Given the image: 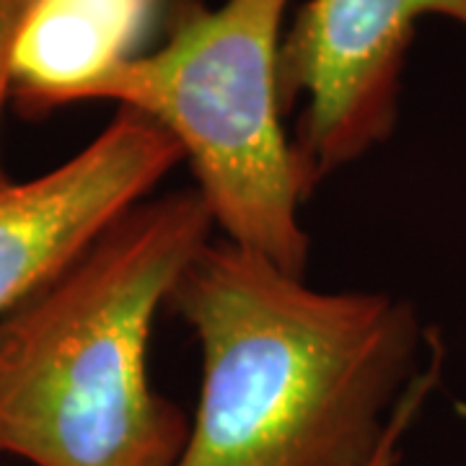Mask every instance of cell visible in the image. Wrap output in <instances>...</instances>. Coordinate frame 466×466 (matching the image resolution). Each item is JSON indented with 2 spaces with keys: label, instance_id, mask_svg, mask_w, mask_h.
Segmentation results:
<instances>
[{
  "label": "cell",
  "instance_id": "obj_5",
  "mask_svg": "<svg viewBox=\"0 0 466 466\" xmlns=\"http://www.w3.org/2000/svg\"><path fill=\"white\" fill-rule=\"evenodd\" d=\"M184 161L177 140L119 106L66 164L0 187V319L67 267Z\"/></svg>",
  "mask_w": 466,
  "mask_h": 466
},
{
  "label": "cell",
  "instance_id": "obj_1",
  "mask_svg": "<svg viewBox=\"0 0 466 466\" xmlns=\"http://www.w3.org/2000/svg\"><path fill=\"white\" fill-rule=\"evenodd\" d=\"M168 309L200 345L177 466H373L433 389L410 300L317 290L257 251L208 244Z\"/></svg>",
  "mask_w": 466,
  "mask_h": 466
},
{
  "label": "cell",
  "instance_id": "obj_4",
  "mask_svg": "<svg viewBox=\"0 0 466 466\" xmlns=\"http://www.w3.org/2000/svg\"><path fill=\"white\" fill-rule=\"evenodd\" d=\"M466 29V0H309L285 29L278 57L283 112L303 195L386 143L400 116L401 73L417 21Z\"/></svg>",
  "mask_w": 466,
  "mask_h": 466
},
{
  "label": "cell",
  "instance_id": "obj_3",
  "mask_svg": "<svg viewBox=\"0 0 466 466\" xmlns=\"http://www.w3.org/2000/svg\"><path fill=\"white\" fill-rule=\"evenodd\" d=\"M290 0H171L167 39L116 67L91 94L164 127L192 167L226 238L306 278L299 164L285 133L278 57Z\"/></svg>",
  "mask_w": 466,
  "mask_h": 466
},
{
  "label": "cell",
  "instance_id": "obj_6",
  "mask_svg": "<svg viewBox=\"0 0 466 466\" xmlns=\"http://www.w3.org/2000/svg\"><path fill=\"white\" fill-rule=\"evenodd\" d=\"M164 0H24L11 52V101L29 119L91 101L140 55Z\"/></svg>",
  "mask_w": 466,
  "mask_h": 466
},
{
  "label": "cell",
  "instance_id": "obj_7",
  "mask_svg": "<svg viewBox=\"0 0 466 466\" xmlns=\"http://www.w3.org/2000/svg\"><path fill=\"white\" fill-rule=\"evenodd\" d=\"M24 0H0V122L3 109L11 101V52H14V36H16L18 16H21ZM11 182L5 164H3V150H0V187Z\"/></svg>",
  "mask_w": 466,
  "mask_h": 466
},
{
  "label": "cell",
  "instance_id": "obj_2",
  "mask_svg": "<svg viewBox=\"0 0 466 466\" xmlns=\"http://www.w3.org/2000/svg\"><path fill=\"white\" fill-rule=\"evenodd\" d=\"M213 226L198 189L137 202L0 319V456L177 466L189 420L150 386V332Z\"/></svg>",
  "mask_w": 466,
  "mask_h": 466
},
{
  "label": "cell",
  "instance_id": "obj_8",
  "mask_svg": "<svg viewBox=\"0 0 466 466\" xmlns=\"http://www.w3.org/2000/svg\"><path fill=\"white\" fill-rule=\"evenodd\" d=\"M400 438L401 435H397L394 441H389V446L381 451V456L376 459V464L373 466H397V459H400V453H397V449H400Z\"/></svg>",
  "mask_w": 466,
  "mask_h": 466
}]
</instances>
